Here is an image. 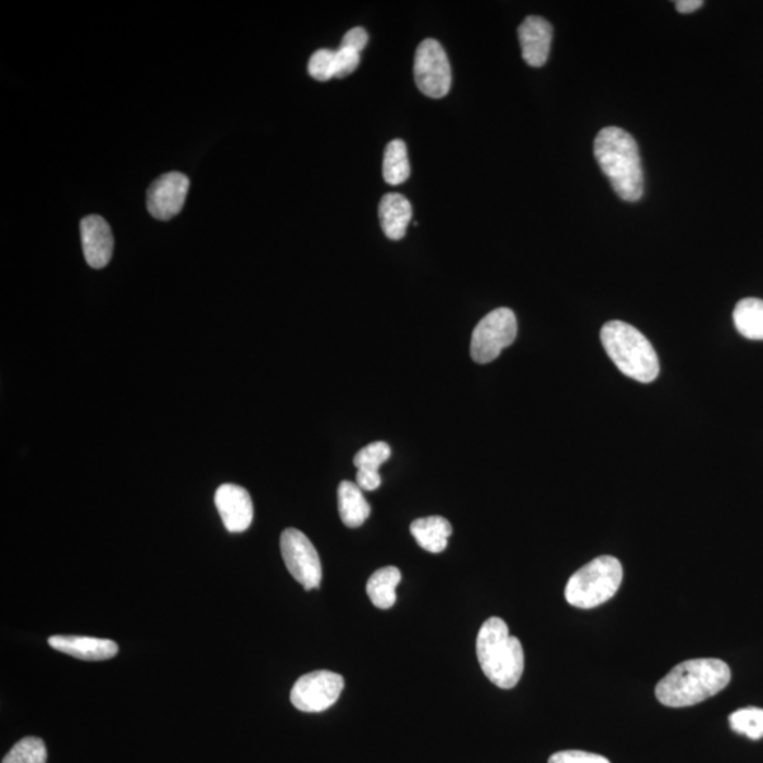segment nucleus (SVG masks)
<instances>
[{
    "mask_svg": "<svg viewBox=\"0 0 763 763\" xmlns=\"http://www.w3.org/2000/svg\"><path fill=\"white\" fill-rule=\"evenodd\" d=\"M731 681L728 664L720 659H691L673 667L658 683L656 697L663 705L681 709L703 703Z\"/></svg>",
    "mask_w": 763,
    "mask_h": 763,
    "instance_id": "nucleus-1",
    "label": "nucleus"
},
{
    "mask_svg": "<svg viewBox=\"0 0 763 763\" xmlns=\"http://www.w3.org/2000/svg\"><path fill=\"white\" fill-rule=\"evenodd\" d=\"M593 154L618 197L638 201L643 196V170L639 148L621 127H604L593 141Z\"/></svg>",
    "mask_w": 763,
    "mask_h": 763,
    "instance_id": "nucleus-2",
    "label": "nucleus"
},
{
    "mask_svg": "<svg viewBox=\"0 0 763 763\" xmlns=\"http://www.w3.org/2000/svg\"><path fill=\"white\" fill-rule=\"evenodd\" d=\"M477 658L484 675L499 689H513L525 671L521 640L509 634L506 622L497 616L480 626Z\"/></svg>",
    "mask_w": 763,
    "mask_h": 763,
    "instance_id": "nucleus-3",
    "label": "nucleus"
},
{
    "mask_svg": "<svg viewBox=\"0 0 763 763\" xmlns=\"http://www.w3.org/2000/svg\"><path fill=\"white\" fill-rule=\"evenodd\" d=\"M601 342L612 362L628 378L650 384L659 376L658 353L639 329L624 322H610L601 329Z\"/></svg>",
    "mask_w": 763,
    "mask_h": 763,
    "instance_id": "nucleus-4",
    "label": "nucleus"
},
{
    "mask_svg": "<svg viewBox=\"0 0 763 763\" xmlns=\"http://www.w3.org/2000/svg\"><path fill=\"white\" fill-rule=\"evenodd\" d=\"M624 568L618 559L601 555L570 577L565 600L570 605L591 610L610 601L618 592Z\"/></svg>",
    "mask_w": 763,
    "mask_h": 763,
    "instance_id": "nucleus-5",
    "label": "nucleus"
},
{
    "mask_svg": "<svg viewBox=\"0 0 763 763\" xmlns=\"http://www.w3.org/2000/svg\"><path fill=\"white\" fill-rule=\"evenodd\" d=\"M517 336L516 315L511 309H497L485 315L471 338V357L477 364H489L512 346Z\"/></svg>",
    "mask_w": 763,
    "mask_h": 763,
    "instance_id": "nucleus-6",
    "label": "nucleus"
},
{
    "mask_svg": "<svg viewBox=\"0 0 763 763\" xmlns=\"http://www.w3.org/2000/svg\"><path fill=\"white\" fill-rule=\"evenodd\" d=\"M414 79L424 96L445 98L451 89V65L440 42L426 39L418 45L414 55Z\"/></svg>",
    "mask_w": 763,
    "mask_h": 763,
    "instance_id": "nucleus-7",
    "label": "nucleus"
},
{
    "mask_svg": "<svg viewBox=\"0 0 763 763\" xmlns=\"http://www.w3.org/2000/svg\"><path fill=\"white\" fill-rule=\"evenodd\" d=\"M280 549L286 567L296 581L308 591L318 588L323 579L322 560L309 537L290 527L282 534Z\"/></svg>",
    "mask_w": 763,
    "mask_h": 763,
    "instance_id": "nucleus-8",
    "label": "nucleus"
},
{
    "mask_svg": "<svg viewBox=\"0 0 763 763\" xmlns=\"http://www.w3.org/2000/svg\"><path fill=\"white\" fill-rule=\"evenodd\" d=\"M343 686L346 681L338 673L311 672L296 681L290 692L291 704L303 713H322L337 703Z\"/></svg>",
    "mask_w": 763,
    "mask_h": 763,
    "instance_id": "nucleus-9",
    "label": "nucleus"
},
{
    "mask_svg": "<svg viewBox=\"0 0 763 763\" xmlns=\"http://www.w3.org/2000/svg\"><path fill=\"white\" fill-rule=\"evenodd\" d=\"M190 188V180L182 173L159 177L148 191V210L155 220L168 221L180 214Z\"/></svg>",
    "mask_w": 763,
    "mask_h": 763,
    "instance_id": "nucleus-10",
    "label": "nucleus"
},
{
    "mask_svg": "<svg viewBox=\"0 0 763 763\" xmlns=\"http://www.w3.org/2000/svg\"><path fill=\"white\" fill-rule=\"evenodd\" d=\"M215 506L230 534H242L253 521L251 495L239 485L224 484L215 492Z\"/></svg>",
    "mask_w": 763,
    "mask_h": 763,
    "instance_id": "nucleus-11",
    "label": "nucleus"
},
{
    "mask_svg": "<svg viewBox=\"0 0 763 763\" xmlns=\"http://www.w3.org/2000/svg\"><path fill=\"white\" fill-rule=\"evenodd\" d=\"M82 240L89 266L102 268L111 262L113 235L110 224L102 216L89 215L82 221Z\"/></svg>",
    "mask_w": 763,
    "mask_h": 763,
    "instance_id": "nucleus-12",
    "label": "nucleus"
},
{
    "mask_svg": "<svg viewBox=\"0 0 763 763\" xmlns=\"http://www.w3.org/2000/svg\"><path fill=\"white\" fill-rule=\"evenodd\" d=\"M522 57L530 67H541L549 59L553 27L543 17L529 16L517 28Z\"/></svg>",
    "mask_w": 763,
    "mask_h": 763,
    "instance_id": "nucleus-13",
    "label": "nucleus"
},
{
    "mask_svg": "<svg viewBox=\"0 0 763 763\" xmlns=\"http://www.w3.org/2000/svg\"><path fill=\"white\" fill-rule=\"evenodd\" d=\"M51 648L82 661H108L116 656L117 645L110 639L89 638V636L55 635L49 639Z\"/></svg>",
    "mask_w": 763,
    "mask_h": 763,
    "instance_id": "nucleus-14",
    "label": "nucleus"
},
{
    "mask_svg": "<svg viewBox=\"0 0 763 763\" xmlns=\"http://www.w3.org/2000/svg\"><path fill=\"white\" fill-rule=\"evenodd\" d=\"M412 216V204L406 197L398 195V192H390L382 198L379 220L382 229L389 239H403Z\"/></svg>",
    "mask_w": 763,
    "mask_h": 763,
    "instance_id": "nucleus-15",
    "label": "nucleus"
},
{
    "mask_svg": "<svg viewBox=\"0 0 763 763\" xmlns=\"http://www.w3.org/2000/svg\"><path fill=\"white\" fill-rule=\"evenodd\" d=\"M410 531L422 549L428 553H441L449 545L452 526L446 517L428 516L414 521Z\"/></svg>",
    "mask_w": 763,
    "mask_h": 763,
    "instance_id": "nucleus-16",
    "label": "nucleus"
},
{
    "mask_svg": "<svg viewBox=\"0 0 763 763\" xmlns=\"http://www.w3.org/2000/svg\"><path fill=\"white\" fill-rule=\"evenodd\" d=\"M338 511L343 525L348 527H360L370 517L371 505L355 483L342 480L339 484Z\"/></svg>",
    "mask_w": 763,
    "mask_h": 763,
    "instance_id": "nucleus-17",
    "label": "nucleus"
},
{
    "mask_svg": "<svg viewBox=\"0 0 763 763\" xmlns=\"http://www.w3.org/2000/svg\"><path fill=\"white\" fill-rule=\"evenodd\" d=\"M400 579H402V573L393 565L372 574L366 584L367 597L372 604L380 610L392 608L396 602V587L399 586Z\"/></svg>",
    "mask_w": 763,
    "mask_h": 763,
    "instance_id": "nucleus-18",
    "label": "nucleus"
},
{
    "mask_svg": "<svg viewBox=\"0 0 763 763\" xmlns=\"http://www.w3.org/2000/svg\"><path fill=\"white\" fill-rule=\"evenodd\" d=\"M733 317L735 328L742 337L763 341V300L749 297L739 301Z\"/></svg>",
    "mask_w": 763,
    "mask_h": 763,
    "instance_id": "nucleus-19",
    "label": "nucleus"
},
{
    "mask_svg": "<svg viewBox=\"0 0 763 763\" xmlns=\"http://www.w3.org/2000/svg\"><path fill=\"white\" fill-rule=\"evenodd\" d=\"M410 176L408 148L403 140L396 139L386 146L384 158V178L390 186H399Z\"/></svg>",
    "mask_w": 763,
    "mask_h": 763,
    "instance_id": "nucleus-20",
    "label": "nucleus"
},
{
    "mask_svg": "<svg viewBox=\"0 0 763 763\" xmlns=\"http://www.w3.org/2000/svg\"><path fill=\"white\" fill-rule=\"evenodd\" d=\"M733 731L746 735L749 739L763 738V710L758 706H747L729 715Z\"/></svg>",
    "mask_w": 763,
    "mask_h": 763,
    "instance_id": "nucleus-21",
    "label": "nucleus"
},
{
    "mask_svg": "<svg viewBox=\"0 0 763 763\" xmlns=\"http://www.w3.org/2000/svg\"><path fill=\"white\" fill-rule=\"evenodd\" d=\"M47 749L42 739L26 737L21 739L3 758L2 763H46Z\"/></svg>",
    "mask_w": 763,
    "mask_h": 763,
    "instance_id": "nucleus-22",
    "label": "nucleus"
},
{
    "mask_svg": "<svg viewBox=\"0 0 763 763\" xmlns=\"http://www.w3.org/2000/svg\"><path fill=\"white\" fill-rule=\"evenodd\" d=\"M390 454H392V450H390L389 445L384 441H375L358 451L353 464L362 473H379L380 465L390 459Z\"/></svg>",
    "mask_w": 763,
    "mask_h": 763,
    "instance_id": "nucleus-23",
    "label": "nucleus"
},
{
    "mask_svg": "<svg viewBox=\"0 0 763 763\" xmlns=\"http://www.w3.org/2000/svg\"><path fill=\"white\" fill-rule=\"evenodd\" d=\"M309 74L322 83L336 77V51L327 49L315 51L309 61Z\"/></svg>",
    "mask_w": 763,
    "mask_h": 763,
    "instance_id": "nucleus-24",
    "label": "nucleus"
},
{
    "mask_svg": "<svg viewBox=\"0 0 763 763\" xmlns=\"http://www.w3.org/2000/svg\"><path fill=\"white\" fill-rule=\"evenodd\" d=\"M360 53L339 47L336 51V78H343L352 74L360 65Z\"/></svg>",
    "mask_w": 763,
    "mask_h": 763,
    "instance_id": "nucleus-25",
    "label": "nucleus"
},
{
    "mask_svg": "<svg viewBox=\"0 0 763 763\" xmlns=\"http://www.w3.org/2000/svg\"><path fill=\"white\" fill-rule=\"evenodd\" d=\"M549 763H611L605 756L586 751H563L550 756Z\"/></svg>",
    "mask_w": 763,
    "mask_h": 763,
    "instance_id": "nucleus-26",
    "label": "nucleus"
},
{
    "mask_svg": "<svg viewBox=\"0 0 763 763\" xmlns=\"http://www.w3.org/2000/svg\"><path fill=\"white\" fill-rule=\"evenodd\" d=\"M367 45V33L364 27H353L342 37L341 46L343 49H350L361 53Z\"/></svg>",
    "mask_w": 763,
    "mask_h": 763,
    "instance_id": "nucleus-27",
    "label": "nucleus"
},
{
    "mask_svg": "<svg viewBox=\"0 0 763 763\" xmlns=\"http://www.w3.org/2000/svg\"><path fill=\"white\" fill-rule=\"evenodd\" d=\"M382 484L379 473H362L357 471V485L362 491H375Z\"/></svg>",
    "mask_w": 763,
    "mask_h": 763,
    "instance_id": "nucleus-28",
    "label": "nucleus"
},
{
    "mask_svg": "<svg viewBox=\"0 0 763 763\" xmlns=\"http://www.w3.org/2000/svg\"><path fill=\"white\" fill-rule=\"evenodd\" d=\"M703 4V0H678V2H676V9L680 13L689 14L699 11Z\"/></svg>",
    "mask_w": 763,
    "mask_h": 763,
    "instance_id": "nucleus-29",
    "label": "nucleus"
}]
</instances>
